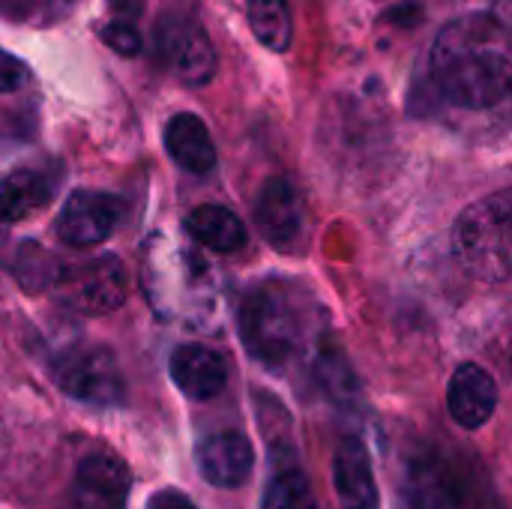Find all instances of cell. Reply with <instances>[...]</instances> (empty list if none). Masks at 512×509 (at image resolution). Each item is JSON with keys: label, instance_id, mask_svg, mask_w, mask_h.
Segmentation results:
<instances>
[{"label": "cell", "instance_id": "obj_6", "mask_svg": "<svg viewBox=\"0 0 512 509\" xmlns=\"http://www.w3.org/2000/svg\"><path fill=\"white\" fill-rule=\"evenodd\" d=\"M162 63L186 84H207L216 72V51L204 27L186 15L162 18L156 30Z\"/></svg>", "mask_w": 512, "mask_h": 509}, {"label": "cell", "instance_id": "obj_19", "mask_svg": "<svg viewBox=\"0 0 512 509\" xmlns=\"http://www.w3.org/2000/svg\"><path fill=\"white\" fill-rule=\"evenodd\" d=\"M246 12L261 45H267L270 51L291 48L294 27H291L288 0H246Z\"/></svg>", "mask_w": 512, "mask_h": 509}, {"label": "cell", "instance_id": "obj_5", "mask_svg": "<svg viewBox=\"0 0 512 509\" xmlns=\"http://www.w3.org/2000/svg\"><path fill=\"white\" fill-rule=\"evenodd\" d=\"M57 387L84 405L114 408L123 402V375L114 354L102 345H78L54 360Z\"/></svg>", "mask_w": 512, "mask_h": 509}, {"label": "cell", "instance_id": "obj_8", "mask_svg": "<svg viewBox=\"0 0 512 509\" xmlns=\"http://www.w3.org/2000/svg\"><path fill=\"white\" fill-rule=\"evenodd\" d=\"M120 216H123V207H120V201L114 195L78 189L63 204L54 228H57V237L63 243L87 249V246H96V243L108 240L114 234Z\"/></svg>", "mask_w": 512, "mask_h": 509}, {"label": "cell", "instance_id": "obj_1", "mask_svg": "<svg viewBox=\"0 0 512 509\" xmlns=\"http://www.w3.org/2000/svg\"><path fill=\"white\" fill-rule=\"evenodd\" d=\"M426 78L438 102L489 111L512 99V30L492 12L453 18L432 42Z\"/></svg>", "mask_w": 512, "mask_h": 509}, {"label": "cell", "instance_id": "obj_21", "mask_svg": "<svg viewBox=\"0 0 512 509\" xmlns=\"http://www.w3.org/2000/svg\"><path fill=\"white\" fill-rule=\"evenodd\" d=\"M102 42H105L108 48H114L117 54H123V57H132V54L141 51V33H138V27H135L132 21H126V18L108 21V24L102 27Z\"/></svg>", "mask_w": 512, "mask_h": 509}, {"label": "cell", "instance_id": "obj_15", "mask_svg": "<svg viewBox=\"0 0 512 509\" xmlns=\"http://www.w3.org/2000/svg\"><path fill=\"white\" fill-rule=\"evenodd\" d=\"M54 192V180L42 168H15L0 177V228H12L39 213Z\"/></svg>", "mask_w": 512, "mask_h": 509}, {"label": "cell", "instance_id": "obj_17", "mask_svg": "<svg viewBox=\"0 0 512 509\" xmlns=\"http://www.w3.org/2000/svg\"><path fill=\"white\" fill-rule=\"evenodd\" d=\"M186 231L204 243L213 252H237L246 246V225L243 219H237V213H231L228 207L219 204H201L186 216Z\"/></svg>", "mask_w": 512, "mask_h": 509}, {"label": "cell", "instance_id": "obj_23", "mask_svg": "<svg viewBox=\"0 0 512 509\" xmlns=\"http://www.w3.org/2000/svg\"><path fill=\"white\" fill-rule=\"evenodd\" d=\"M147 509H198V507H195L186 495H180V492L168 489V492H156V495L150 498Z\"/></svg>", "mask_w": 512, "mask_h": 509}, {"label": "cell", "instance_id": "obj_14", "mask_svg": "<svg viewBox=\"0 0 512 509\" xmlns=\"http://www.w3.org/2000/svg\"><path fill=\"white\" fill-rule=\"evenodd\" d=\"M333 483L345 509H378V486L369 450L360 438H345L333 459Z\"/></svg>", "mask_w": 512, "mask_h": 509}, {"label": "cell", "instance_id": "obj_4", "mask_svg": "<svg viewBox=\"0 0 512 509\" xmlns=\"http://www.w3.org/2000/svg\"><path fill=\"white\" fill-rule=\"evenodd\" d=\"M57 300L78 315H108L126 303L129 276L120 258L96 255L75 264H60L51 282Z\"/></svg>", "mask_w": 512, "mask_h": 509}, {"label": "cell", "instance_id": "obj_16", "mask_svg": "<svg viewBox=\"0 0 512 509\" xmlns=\"http://www.w3.org/2000/svg\"><path fill=\"white\" fill-rule=\"evenodd\" d=\"M165 150L168 156L189 174H207L216 165V147L201 117L174 114L165 126Z\"/></svg>", "mask_w": 512, "mask_h": 509}, {"label": "cell", "instance_id": "obj_25", "mask_svg": "<svg viewBox=\"0 0 512 509\" xmlns=\"http://www.w3.org/2000/svg\"><path fill=\"white\" fill-rule=\"evenodd\" d=\"M492 15L512 30V0H492Z\"/></svg>", "mask_w": 512, "mask_h": 509}, {"label": "cell", "instance_id": "obj_10", "mask_svg": "<svg viewBox=\"0 0 512 509\" xmlns=\"http://www.w3.org/2000/svg\"><path fill=\"white\" fill-rule=\"evenodd\" d=\"M255 225L264 234V240L279 249H288L303 237L306 210L297 189L285 177H270L261 186V195L255 201Z\"/></svg>", "mask_w": 512, "mask_h": 509}, {"label": "cell", "instance_id": "obj_13", "mask_svg": "<svg viewBox=\"0 0 512 509\" xmlns=\"http://www.w3.org/2000/svg\"><path fill=\"white\" fill-rule=\"evenodd\" d=\"M168 369H171V378L180 387V393L195 402L216 399L228 384L225 360L207 345H180L171 354Z\"/></svg>", "mask_w": 512, "mask_h": 509}, {"label": "cell", "instance_id": "obj_2", "mask_svg": "<svg viewBox=\"0 0 512 509\" xmlns=\"http://www.w3.org/2000/svg\"><path fill=\"white\" fill-rule=\"evenodd\" d=\"M453 255L480 282L512 279V189L486 195L459 213Z\"/></svg>", "mask_w": 512, "mask_h": 509}, {"label": "cell", "instance_id": "obj_7", "mask_svg": "<svg viewBox=\"0 0 512 509\" xmlns=\"http://www.w3.org/2000/svg\"><path fill=\"white\" fill-rule=\"evenodd\" d=\"M129 489V468L114 453L99 450L81 459L69 489V509H126Z\"/></svg>", "mask_w": 512, "mask_h": 509}, {"label": "cell", "instance_id": "obj_11", "mask_svg": "<svg viewBox=\"0 0 512 509\" xmlns=\"http://www.w3.org/2000/svg\"><path fill=\"white\" fill-rule=\"evenodd\" d=\"M255 465V453L240 432H213L198 444L201 477L216 489H240Z\"/></svg>", "mask_w": 512, "mask_h": 509}, {"label": "cell", "instance_id": "obj_3", "mask_svg": "<svg viewBox=\"0 0 512 509\" xmlns=\"http://www.w3.org/2000/svg\"><path fill=\"white\" fill-rule=\"evenodd\" d=\"M240 339L246 351L267 369H282L294 360L303 336L300 309L282 285H258L240 303Z\"/></svg>", "mask_w": 512, "mask_h": 509}, {"label": "cell", "instance_id": "obj_20", "mask_svg": "<svg viewBox=\"0 0 512 509\" xmlns=\"http://www.w3.org/2000/svg\"><path fill=\"white\" fill-rule=\"evenodd\" d=\"M318 381L324 384V390L330 396H336V402H348L351 393H354L351 369H348L342 354H324L318 360Z\"/></svg>", "mask_w": 512, "mask_h": 509}, {"label": "cell", "instance_id": "obj_24", "mask_svg": "<svg viewBox=\"0 0 512 509\" xmlns=\"http://www.w3.org/2000/svg\"><path fill=\"white\" fill-rule=\"evenodd\" d=\"M108 3H111V9H114V15H117V18L135 21V18L141 15V9H144V3H147V0H108Z\"/></svg>", "mask_w": 512, "mask_h": 509}, {"label": "cell", "instance_id": "obj_22", "mask_svg": "<svg viewBox=\"0 0 512 509\" xmlns=\"http://www.w3.org/2000/svg\"><path fill=\"white\" fill-rule=\"evenodd\" d=\"M24 78H27V66L6 48H0V93L18 90L24 84Z\"/></svg>", "mask_w": 512, "mask_h": 509}, {"label": "cell", "instance_id": "obj_9", "mask_svg": "<svg viewBox=\"0 0 512 509\" xmlns=\"http://www.w3.org/2000/svg\"><path fill=\"white\" fill-rule=\"evenodd\" d=\"M405 509H462V483L438 453H417L405 468Z\"/></svg>", "mask_w": 512, "mask_h": 509}, {"label": "cell", "instance_id": "obj_12", "mask_svg": "<svg viewBox=\"0 0 512 509\" xmlns=\"http://www.w3.org/2000/svg\"><path fill=\"white\" fill-rule=\"evenodd\" d=\"M447 408H450V417L462 429H480L483 423L492 420V414L498 408L495 378L477 363H462L450 378Z\"/></svg>", "mask_w": 512, "mask_h": 509}, {"label": "cell", "instance_id": "obj_18", "mask_svg": "<svg viewBox=\"0 0 512 509\" xmlns=\"http://www.w3.org/2000/svg\"><path fill=\"white\" fill-rule=\"evenodd\" d=\"M261 509H318L306 471L291 456H279L276 471L267 480Z\"/></svg>", "mask_w": 512, "mask_h": 509}]
</instances>
